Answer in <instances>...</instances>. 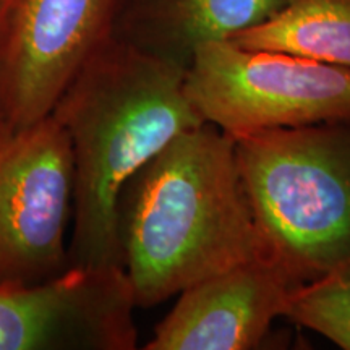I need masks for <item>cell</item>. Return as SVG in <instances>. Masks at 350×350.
Instances as JSON below:
<instances>
[{
  "mask_svg": "<svg viewBox=\"0 0 350 350\" xmlns=\"http://www.w3.org/2000/svg\"><path fill=\"white\" fill-rule=\"evenodd\" d=\"M117 232L137 308L266 256L235 142L216 125L177 135L122 188Z\"/></svg>",
  "mask_w": 350,
  "mask_h": 350,
  "instance_id": "1",
  "label": "cell"
},
{
  "mask_svg": "<svg viewBox=\"0 0 350 350\" xmlns=\"http://www.w3.org/2000/svg\"><path fill=\"white\" fill-rule=\"evenodd\" d=\"M185 72L112 38L57 100L51 116L67 133L73 165L70 266L124 268L122 188L177 135L204 124Z\"/></svg>",
  "mask_w": 350,
  "mask_h": 350,
  "instance_id": "2",
  "label": "cell"
},
{
  "mask_svg": "<svg viewBox=\"0 0 350 350\" xmlns=\"http://www.w3.org/2000/svg\"><path fill=\"white\" fill-rule=\"evenodd\" d=\"M266 256L295 284L350 269V124L234 139Z\"/></svg>",
  "mask_w": 350,
  "mask_h": 350,
  "instance_id": "3",
  "label": "cell"
},
{
  "mask_svg": "<svg viewBox=\"0 0 350 350\" xmlns=\"http://www.w3.org/2000/svg\"><path fill=\"white\" fill-rule=\"evenodd\" d=\"M185 93L203 122L234 139L271 129L350 124V68L230 41L195 51Z\"/></svg>",
  "mask_w": 350,
  "mask_h": 350,
  "instance_id": "4",
  "label": "cell"
},
{
  "mask_svg": "<svg viewBox=\"0 0 350 350\" xmlns=\"http://www.w3.org/2000/svg\"><path fill=\"white\" fill-rule=\"evenodd\" d=\"M73 165L52 116L0 126V286L33 284L68 265Z\"/></svg>",
  "mask_w": 350,
  "mask_h": 350,
  "instance_id": "5",
  "label": "cell"
},
{
  "mask_svg": "<svg viewBox=\"0 0 350 350\" xmlns=\"http://www.w3.org/2000/svg\"><path fill=\"white\" fill-rule=\"evenodd\" d=\"M117 0H13L0 49V116L26 126L51 116L96 52L113 38Z\"/></svg>",
  "mask_w": 350,
  "mask_h": 350,
  "instance_id": "6",
  "label": "cell"
},
{
  "mask_svg": "<svg viewBox=\"0 0 350 350\" xmlns=\"http://www.w3.org/2000/svg\"><path fill=\"white\" fill-rule=\"evenodd\" d=\"M137 310L124 268H78L0 286V350H133Z\"/></svg>",
  "mask_w": 350,
  "mask_h": 350,
  "instance_id": "7",
  "label": "cell"
},
{
  "mask_svg": "<svg viewBox=\"0 0 350 350\" xmlns=\"http://www.w3.org/2000/svg\"><path fill=\"white\" fill-rule=\"evenodd\" d=\"M299 284L268 258L204 279L178 294L144 350H252L261 347Z\"/></svg>",
  "mask_w": 350,
  "mask_h": 350,
  "instance_id": "8",
  "label": "cell"
},
{
  "mask_svg": "<svg viewBox=\"0 0 350 350\" xmlns=\"http://www.w3.org/2000/svg\"><path fill=\"white\" fill-rule=\"evenodd\" d=\"M281 7L282 0H131L113 38L187 70L200 46L229 41Z\"/></svg>",
  "mask_w": 350,
  "mask_h": 350,
  "instance_id": "9",
  "label": "cell"
},
{
  "mask_svg": "<svg viewBox=\"0 0 350 350\" xmlns=\"http://www.w3.org/2000/svg\"><path fill=\"white\" fill-rule=\"evenodd\" d=\"M229 41L350 68V0H282L273 16Z\"/></svg>",
  "mask_w": 350,
  "mask_h": 350,
  "instance_id": "10",
  "label": "cell"
},
{
  "mask_svg": "<svg viewBox=\"0 0 350 350\" xmlns=\"http://www.w3.org/2000/svg\"><path fill=\"white\" fill-rule=\"evenodd\" d=\"M282 317L350 350V269L295 286Z\"/></svg>",
  "mask_w": 350,
  "mask_h": 350,
  "instance_id": "11",
  "label": "cell"
},
{
  "mask_svg": "<svg viewBox=\"0 0 350 350\" xmlns=\"http://www.w3.org/2000/svg\"><path fill=\"white\" fill-rule=\"evenodd\" d=\"M12 0H0V49H2L3 39H5L8 18H10Z\"/></svg>",
  "mask_w": 350,
  "mask_h": 350,
  "instance_id": "12",
  "label": "cell"
},
{
  "mask_svg": "<svg viewBox=\"0 0 350 350\" xmlns=\"http://www.w3.org/2000/svg\"><path fill=\"white\" fill-rule=\"evenodd\" d=\"M2 125H5V122H3V119H2V116H0V126Z\"/></svg>",
  "mask_w": 350,
  "mask_h": 350,
  "instance_id": "13",
  "label": "cell"
},
{
  "mask_svg": "<svg viewBox=\"0 0 350 350\" xmlns=\"http://www.w3.org/2000/svg\"><path fill=\"white\" fill-rule=\"evenodd\" d=\"M12 2H13V0H12Z\"/></svg>",
  "mask_w": 350,
  "mask_h": 350,
  "instance_id": "14",
  "label": "cell"
}]
</instances>
